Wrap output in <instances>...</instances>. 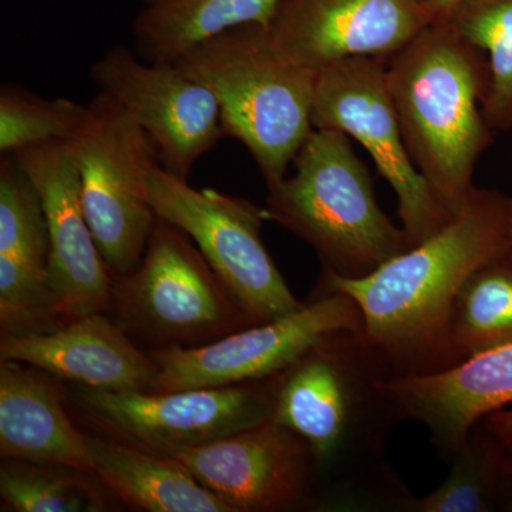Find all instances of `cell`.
Listing matches in <instances>:
<instances>
[{
	"instance_id": "obj_1",
	"label": "cell",
	"mask_w": 512,
	"mask_h": 512,
	"mask_svg": "<svg viewBox=\"0 0 512 512\" xmlns=\"http://www.w3.org/2000/svg\"><path fill=\"white\" fill-rule=\"evenodd\" d=\"M389 366L362 330L330 332L272 376L271 419L295 433L318 470L322 510L399 511L410 493L386 458L403 420Z\"/></svg>"
},
{
	"instance_id": "obj_2",
	"label": "cell",
	"mask_w": 512,
	"mask_h": 512,
	"mask_svg": "<svg viewBox=\"0 0 512 512\" xmlns=\"http://www.w3.org/2000/svg\"><path fill=\"white\" fill-rule=\"evenodd\" d=\"M512 198L477 188L456 217L426 241L363 278L322 272L315 295L342 292L362 313V333L393 377L456 365L451 318L458 292L480 266L508 254Z\"/></svg>"
},
{
	"instance_id": "obj_3",
	"label": "cell",
	"mask_w": 512,
	"mask_h": 512,
	"mask_svg": "<svg viewBox=\"0 0 512 512\" xmlns=\"http://www.w3.org/2000/svg\"><path fill=\"white\" fill-rule=\"evenodd\" d=\"M386 74L410 156L456 217L477 190L476 165L493 143L484 114L487 56L437 19L386 60Z\"/></svg>"
},
{
	"instance_id": "obj_4",
	"label": "cell",
	"mask_w": 512,
	"mask_h": 512,
	"mask_svg": "<svg viewBox=\"0 0 512 512\" xmlns=\"http://www.w3.org/2000/svg\"><path fill=\"white\" fill-rule=\"evenodd\" d=\"M342 131L313 128L293 158L295 173L268 188L266 220L305 241L322 272L363 278L410 248L379 207L369 170Z\"/></svg>"
},
{
	"instance_id": "obj_5",
	"label": "cell",
	"mask_w": 512,
	"mask_h": 512,
	"mask_svg": "<svg viewBox=\"0 0 512 512\" xmlns=\"http://www.w3.org/2000/svg\"><path fill=\"white\" fill-rule=\"evenodd\" d=\"M175 64L214 94L225 137L247 147L266 188L284 180L313 130L316 73L279 55L256 23L212 37Z\"/></svg>"
},
{
	"instance_id": "obj_6",
	"label": "cell",
	"mask_w": 512,
	"mask_h": 512,
	"mask_svg": "<svg viewBox=\"0 0 512 512\" xmlns=\"http://www.w3.org/2000/svg\"><path fill=\"white\" fill-rule=\"evenodd\" d=\"M110 313L151 350L197 348L252 325L194 241L158 217L140 264L114 279Z\"/></svg>"
},
{
	"instance_id": "obj_7",
	"label": "cell",
	"mask_w": 512,
	"mask_h": 512,
	"mask_svg": "<svg viewBox=\"0 0 512 512\" xmlns=\"http://www.w3.org/2000/svg\"><path fill=\"white\" fill-rule=\"evenodd\" d=\"M89 123L67 141L77 171L87 222L111 278L140 264L157 215L147 180L160 164L143 127L113 97L97 93Z\"/></svg>"
},
{
	"instance_id": "obj_8",
	"label": "cell",
	"mask_w": 512,
	"mask_h": 512,
	"mask_svg": "<svg viewBox=\"0 0 512 512\" xmlns=\"http://www.w3.org/2000/svg\"><path fill=\"white\" fill-rule=\"evenodd\" d=\"M147 197L158 218L194 241L227 285L252 325L301 309L262 241L264 208L224 192L197 190L160 164L147 180Z\"/></svg>"
},
{
	"instance_id": "obj_9",
	"label": "cell",
	"mask_w": 512,
	"mask_h": 512,
	"mask_svg": "<svg viewBox=\"0 0 512 512\" xmlns=\"http://www.w3.org/2000/svg\"><path fill=\"white\" fill-rule=\"evenodd\" d=\"M311 119L313 128L342 131L366 148L396 194L410 247L453 220L410 156L390 96L386 62L353 57L319 70Z\"/></svg>"
},
{
	"instance_id": "obj_10",
	"label": "cell",
	"mask_w": 512,
	"mask_h": 512,
	"mask_svg": "<svg viewBox=\"0 0 512 512\" xmlns=\"http://www.w3.org/2000/svg\"><path fill=\"white\" fill-rule=\"evenodd\" d=\"M272 394L269 377L173 392H113L86 387L79 400L84 416L104 436L156 456L175 458L266 423L271 419Z\"/></svg>"
},
{
	"instance_id": "obj_11",
	"label": "cell",
	"mask_w": 512,
	"mask_h": 512,
	"mask_svg": "<svg viewBox=\"0 0 512 512\" xmlns=\"http://www.w3.org/2000/svg\"><path fill=\"white\" fill-rule=\"evenodd\" d=\"M362 330L359 306L342 292L313 295L298 311L251 325L197 348L151 350L156 392L232 386L269 379L335 330Z\"/></svg>"
},
{
	"instance_id": "obj_12",
	"label": "cell",
	"mask_w": 512,
	"mask_h": 512,
	"mask_svg": "<svg viewBox=\"0 0 512 512\" xmlns=\"http://www.w3.org/2000/svg\"><path fill=\"white\" fill-rule=\"evenodd\" d=\"M109 94L143 127L164 171L188 181L192 167L225 138L220 104L175 63H150L126 46L107 50L90 67Z\"/></svg>"
},
{
	"instance_id": "obj_13",
	"label": "cell",
	"mask_w": 512,
	"mask_h": 512,
	"mask_svg": "<svg viewBox=\"0 0 512 512\" xmlns=\"http://www.w3.org/2000/svg\"><path fill=\"white\" fill-rule=\"evenodd\" d=\"M175 460L234 512L298 511L320 505L311 451L274 421L184 451Z\"/></svg>"
},
{
	"instance_id": "obj_14",
	"label": "cell",
	"mask_w": 512,
	"mask_h": 512,
	"mask_svg": "<svg viewBox=\"0 0 512 512\" xmlns=\"http://www.w3.org/2000/svg\"><path fill=\"white\" fill-rule=\"evenodd\" d=\"M13 154L36 185L45 208L47 272L63 323L90 313H109L114 281L87 222L69 144L47 141Z\"/></svg>"
},
{
	"instance_id": "obj_15",
	"label": "cell",
	"mask_w": 512,
	"mask_h": 512,
	"mask_svg": "<svg viewBox=\"0 0 512 512\" xmlns=\"http://www.w3.org/2000/svg\"><path fill=\"white\" fill-rule=\"evenodd\" d=\"M431 22L414 0H281L265 29L279 55L318 73L353 57L386 62Z\"/></svg>"
},
{
	"instance_id": "obj_16",
	"label": "cell",
	"mask_w": 512,
	"mask_h": 512,
	"mask_svg": "<svg viewBox=\"0 0 512 512\" xmlns=\"http://www.w3.org/2000/svg\"><path fill=\"white\" fill-rule=\"evenodd\" d=\"M383 384L403 420L423 424L440 456L451 460L481 420L512 406V342L439 372L387 377Z\"/></svg>"
},
{
	"instance_id": "obj_17",
	"label": "cell",
	"mask_w": 512,
	"mask_h": 512,
	"mask_svg": "<svg viewBox=\"0 0 512 512\" xmlns=\"http://www.w3.org/2000/svg\"><path fill=\"white\" fill-rule=\"evenodd\" d=\"M0 359L36 367L90 389L156 392L158 365L107 312L45 333L3 335Z\"/></svg>"
},
{
	"instance_id": "obj_18",
	"label": "cell",
	"mask_w": 512,
	"mask_h": 512,
	"mask_svg": "<svg viewBox=\"0 0 512 512\" xmlns=\"http://www.w3.org/2000/svg\"><path fill=\"white\" fill-rule=\"evenodd\" d=\"M40 372L0 362V454L93 474L87 434L74 427L59 389Z\"/></svg>"
},
{
	"instance_id": "obj_19",
	"label": "cell",
	"mask_w": 512,
	"mask_h": 512,
	"mask_svg": "<svg viewBox=\"0 0 512 512\" xmlns=\"http://www.w3.org/2000/svg\"><path fill=\"white\" fill-rule=\"evenodd\" d=\"M93 474L121 503L147 512H234L175 458L89 436Z\"/></svg>"
},
{
	"instance_id": "obj_20",
	"label": "cell",
	"mask_w": 512,
	"mask_h": 512,
	"mask_svg": "<svg viewBox=\"0 0 512 512\" xmlns=\"http://www.w3.org/2000/svg\"><path fill=\"white\" fill-rule=\"evenodd\" d=\"M281 0H143L134 45L150 63H177L192 49L242 25L266 28Z\"/></svg>"
},
{
	"instance_id": "obj_21",
	"label": "cell",
	"mask_w": 512,
	"mask_h": 512,
	"mask_svg": "<svg viewBox=\"0 0 512 512\" xmlns=\"http://www.w3.org/2000/svg\"><path fill=\"white\" fill-rule=\"evenodd\" d=\"M451 342L460 360L512 342V259L504 255L474 271L454 303Z\"/></svg>"
},
{
	"instance_id": "obj_22",
	"label": "cell",
	"mask_w": 512,
	"mask_h": 512,
	"mask_svg": "<svg viewBox=\"0 0 512 512\" xmlns=\"http://www.w3.org/2000/svg\"><path fill=\"white\" fill-rule=\"evenodd\" d=\"M96 476L56 464L3 458L0 495L3 511L100 512L109 507Z\"/></svg>"
},
{
	"instance_id": "obj_23",
	"label": "cell",
	"mask_w": 512,
	"mask_h": 512,
	"mask_svg": "<svg viewBox=\"0 0 512 512\" xmlns=\"http://www.w3.org/2000/svg\"><path fill=\"white\" fill-rule=\"evenodd\" d=\"M507 454L493 434L477 424L451 457V471L431 493L410 495L403 512H491L498 510L501 471Z\"/></svg>"
},
{
	"instance_id": "obj_24",
	"label": "cell",
	"mask_w": 512,
	"mask_h": 512,
	"mask_svg": "<svg viewBox=\"0 0 512 512\" xmlns=\"http://www.w3.org/2000/svg\"><path fill=\"white\" fill-rule=\"evenodd\" d=\"M488 60L490 83L484 114L493 130H510L512 120V0H463L446 16Z\"/></svg>"
},
{
	"instance_id": "obj_25",
	"label": "cell",
	"mask_w": 512,
	"mask_h": 512,
	"mask_svg": "<svg viewBox=\"0 0 512 512\" xmlns=\"http://www.w3.org/2000/svg\"><path fill=\"white\" fill-rule=\"evenodd\" d=\"M90 104L69 99H43L19 84L0 89V151L15 153L20 148L69 141L89 123Z\"/></svg>"
},
{
	"instance_id": "obj_26",
	"label": "cell",
	"mask_w": 512,
	"mask_h": 512,
	"mask_svg": "<svg viewBox=\"0 0 512 512\" xmlns=\"http://www.w3.org/2000/svg\"><path fill=\"white\" fill-rule=\"evenodd\" d=\"M0 254L47 264L49 231L36 185L13 153L0 160Z\"/></svg>"
},
{
	"instance_id": "obj_27",
	"label": "cell",
	"mask_w": 512,
	"mask_h": 512,
	"mask_svg": "<svg viewBox=\"0 0 512 512\" xmlns=\"http://www.w3.org/2000/svg\"><path fill=\"white\" fill-rule=\"evenodd\" d=\"M47 264L0 254V329L3 335L45 333L63 326Z\"/></svg>"
},
{
	"instance_id": "obj_28",
	"label": "cell",
	"mask_w": 512,
	"mask_h": 512,
	"mask_svg": "<svg viewBox=\"0 0 512 512\" xmlns=\"http://www.w3.org/2000/svg\"><path fill=\"white\" fill-rule=\"evenodd\" d=\"M483 424L512 461V406L485 417Z\"/></svg>"
},
{
	"instance_id": "obj_29",
	"label": "cell",
	"mask_w": 512,
	"mask_h": 512,
	"mask_svg": "<svg viewBox=\"0 0 512 512\" xmlns=\"http://www.w3.org/2000/svg\"><path fill=\"white\" fill-rule=\"evenodd\" d=\"M498 510L512 512V461L505 457L498 490Z\"/></svg>"
},
{
	"instance_id": "obj_30",
	"label": "cell",
	"mask_w": 512,
	"mask_h": 512,
	"mask_svg": "<svg viewBox=\"0 0 512 512\" xmlns=\"http://www.w3.org/2000/svg\"><path fill=\"white\" fill-rule=\"evenodd\" d=\"M424 12L429 13L434 20L446 18L458 3L463 0H414Z\"/></svg>"
},
{
	"instance_id": "obj_31",
	"label": "cell",
	"mask_w": 512,
	"mask_h": 512,
	"mask_svg": "<svg viewBox=\"0 0 512 512\" xmlns=\"http://www.w3.org/2000/svg\"><path fill=\"white\" fill-rule=\"evenodd\" d=\"M508 256H510V258L512 259V239H511L510 249H508Z\"/></svg>"
},
{
	"instance_id": "obj_32",
	"label": "cell",
	"mask_w": 512,
	"mask_h": 512,
	"mask_svg": "<svg viewBox=\"0 0 512 512\" xmlns=\"http://www.w3.org/2000/svg\"><path fill=\"white\" fill-rule=\"evenodd\" d=\"M511 128H512V120H511V127H510V130H511Z\"/></svg>"
}]
</instances>
